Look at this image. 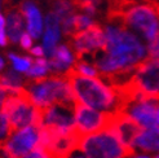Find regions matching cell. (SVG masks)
<instances>
[{
    "instance_id": "obj_1",
    "label": "cell",
    "mask_w": 159,
    "mask_h": 158,
    "mask_svg": "<svg viewBox=\"0 0 159 158\" xmlns=\"http://www.w3.org/2000/svg\"><path fill=\"white\" fill-rule=\"evenodd\" d=\"M105 27L106 49L92 56V62L102 78L133 73L134 66L145 60L148 51L141 39L115 18Z\"/></svg>"
},
{
    "instance_id": "obj_2",
    "label": "cell",
    "mask_w": 159,
    "mask_h": 158,
    "mask_svg": "<svg viewBox=\"0 0 159 158\" xmlns=\"http://www.w3.org/2000/svg\"><path fill=\"white\" fill-rule=\"evenodd\" d=\"M70 84L76 104H82L98 112L115 113L120 109V97L111 86L98 78L82 77L69 69L63 75Z\"/></svg>"
},
{
    "instance_id": "obj_3",
    "label": "cell",
    "mask_w": 159,
    "mask_h": 158,
    "mask_svg": "<svg viewBox=\"0 0 159 158\" xmlns=\"http://www.w3.org/2000/svg\"><path fill=\"white\" fill-rule=\"evenodd\" d=\"M25 91L31 102L39 109L51 105H69L75 106L73 91L65 77H49L26 82Z\"/></svg>"
},
{
    "instance_id": "obj_4",
    "label": "cell",
    "mask_w": 159,
    "mask_h": 158,
    "mask_svg": "<svg viewBox=\"0 0 159 158\" xmlns=\"http://www.w3.org/2000/svg\"><path fill=\"white\" fill-rule=\"evenodd\" d=\"M110 18H116L127 29L131 27L148 40L153 42L159 35V18L155 8L149 4H133L116 8Z\"/></svg>"
},
{
    "instance_id": "obj_5",
    "label": "cell",
    "mask_w": 159,
    "mask_h": 158,
    "mask_svg": "<svg viewBox=\"0 0 159 158\" xmlns=\"http://www.w3.org/2000/svg\"><path fill=\"white\" fill-rule=\"evenodd\" d=\"M0 110L7 117L12 132L30 126H40L42 109L31 102L25 88L17 95H8Z\"/></svg>"
},
{
    "instance_id": "obj_6",
    "label": "cell",
    "mask_w": 159,
    "mask_h": 158,
    "mask_svg": "<svg viewBox=\"0 0 159 158\" xmlns=\"http://www.w3.org/2000/svg\"><path fill=\"white\" fill-rule=\"evenodd\" d=\"M78 151L84 158H125L133 154L109 128L83 136L79 140Z\"/></svg>"
},
{
    "instance_id": "obj_7",
    "label": "cell",
    "mask_w": 159,
    "mask_h": 158,
    "mask_svg": "<svg viewBox=\"0 0 159 158\" xmlns=\"http://www.w3.org/2000/svg\"><path fill=\"white\" fill-rule=\"evenodd\" d=\"M70 44L76 53L78 61L87 62L92 60V56L97 52L106 49L105 33L98 25H92L87 30L71 35Z\"/></svg>"
},
{
    "instance_id": "obj_8",
    "label": "cell",
    "mask_w": 159,
    "mask_h": 158,
    "mask_svg": "<svg viewBox=\"0 0 159 158\" xmlns=\"http://www.w3.org/2000/svg\"><path fill=\"white\" fill-rule=\"evenodd\" d=\"M39 139L40 128L36 126H30L12 132L0 149L5 158H23L39 145Z\"/></svg>"
},
{
    "instance_id": "obj_9",
    "label": "cell",
    "mask_w": 159,
    "mask_h": 158,
    "mask_svg": "<svg viewBox=\"0 0 159 158\" xmlns=\"http://www.w3.org/2000/svg\"><path fill=\"white\" fill-rule=\"evenodd\" d=\"M113 118V113L98 112L82 104L74 106V126L75 132L80 137L106 130Z\"/></svg>"
},
{
    "instance_id": "obj_10",
    "label": "cell",
    "mask_w": 159,
    "mask_h": 158,
    "mask_svg": "<svg viewBox=\"0 0 159 158\" xmlns=\"http://www.w3.org/2000/svg\"><path fill=\"white\" fill-rule=\"evenodd\" d=\"M39 127L51 128L58 133H62V135L74 133V106L57 104L42 109V118Z\"/></svg>"
},
{
    "instance_id": "obj_11",
    "label": "cell",
    "mask_w": 159,
    "mask_h": 158,
    "mask_svg": "<svg viewBox=\"0 0 159 158\" xmlns=\"http://www.w3.org/2000/svg\"><path fill=\"white\" fill-rule=\"evenodd\" d=\"M158 105L155 100H136L125 104L120 112L128 115L142 128H155L158 124Z\"/></svg>"
},
{
    "instance_id": "obj_12",
    "label": "cell",
    "mask_w": 159,
    "mask_h": 158,
    "mask_svg": "<svg viewBox=\"0 0 159 158\" xmlns=\"http://www.w3.org/2000/svg\"><path fill=\"white\" fill-rule=\"evenodd\" d=\"M107 128L115 133V136L127 149L134 152V148H133L134 140H136L139 133L141 132L142 127H140L136 122L131 119L124 113L115 112L113 113V118H111V122Z\"/></svg>"
},
{
    "instance_id": "obj_13",
    "label": "cell",
    "mask_w": 159,
    "mask_h": 158,
    "mask_svg": "<svg viewBox=\"0 0 159 158\" xmlns=\"http://www.w3.org/2000/svg\"><path fill=\"white\" fill-rule=\"evenodd\" d=\"M45 33L43 38V49H44V56L52 57L56 51V44H57L60 39V21L58 17L53 12H49L47 14L45 21Z\"/></svg>"
},
{
    "instance_id": "obj_14",
    "label": "cell",
    "mask_w": 159,
    "mask_h": 158,
    "mask_svg": "<svg viewBox=\"0 0 159 158\" xmlns=\"http://www.w3.org/2000/svg\"><path fill=\"white\" fill-rule=\"evenodd\" d=\"M53 13L58 17L60 25L65 35H74V4L70 0H54L53 3Z\"/></svg>"
},
{
    "instance_id": "obj_15",
    "label": "cell",
    "mask_w": 159,
    "mask_h": 158,
    "mask_svg": "<svg viewBox=\"0 0 159 158\" xmlns=\"http://www.w3.org/2000/svg\"><path fill=\"white\" fill-rule=\"evenodd\" d=\"M21 13L26 18V25L29 31L27 34L34 39L40 38L43 31V18L38 7L33 2H30V0H25L21 4Z\"/></svg>"
},
{
    "instance_id": "obj_16",
    "label": "cell",
    "mask_w": 159,
    "mask_h": 158,
    "mask_svg": "<svg viewBox=\"0 0 159 158\" xmlns=\"http://www.w3.org/2000/svg\"><path fill=\"white\" fill-rule=\"evenodd\" d=\"M133 148L144 152H159V127L142 128L134 140Z\"/></svg>"
},
{
    "instance_id": "obj_17",
    "label": "cell",
    "mask_w": 159,
    "mask_h": 158,
    "mask_svg": "<svg viewBox=\"0 0 159 158\" xmlns=\"http://www.w3.org/2000/svg\"><path fill=\"white\" fill-rule=\"evenodd\" d=\"M23 23H25V21H23V14L21 13V11L12 9L8 12L5 26H7L8 38L11 39V42L13 43L20 42L21 35L23 34Z\"/></svg>"
},
{
    "instance_id": "obj_18",
    "label": "cell",
    "mask_w": 159,
    "mask_h": 158,
    "mask_svg": "<svg viewBox=\"0 0 159 158\" xmlns=\"http://www.w3.org/2000/svg\"><path fill=\"white\" fill-rule=\"evenodd\" d=\"M48 73H49L48 61L45 58H38L36 61H34V64L27 70L26 75L33 79H40V78H45V75Z\"/></svg>"
},
{
    "instance_id": "obj_19",
    "label": "cell",
    "mask_w": 159,
    "mask_h": 158,
    "mask_svg": "<svg viewBox=\"0 0 159 158\" xmlns=\"http://www.w3.org/2000/svg\"><path fill=\"white\" fill-rule=\"evenodd\" d=\"M104 3V0H74L73 4L76 5L78 8H80L82 11L85 12V16L88 17H93L97 14L98 7Z\"/></svg>"
},
{
    "instance_id": "obj_20",
    "label": "cell",
    "mask_w": 159,
    "mask_h": 158,
    "mask_svg": "<svg viewBox=\"0 0 159 158\" xmlns=\"http://www.w3.org/2000/svg\"><path fill=\"white\" fill-rule=\"evenodd\" d=\"M74 73L82 75V77H88V78H97L100 75L98 70L96 69V66H92L91 64H87V62H82V61H75V64L70 67Z\"/></svg>"
},
{
    "instance_id": "obj_21",
    "label": "cell",
    "mask_w": 159,
    "mask_h": 158,
    "mask_svg": "<svg viewBox=\"0 0 159 158\" xmlns=\"http://www.w3.org/2000/svg\"><path fill=\"white\" fill-rule=\"evenodd\" d=\"M8 57L12 61L13 64V67L17 73H27V70L31 67L33 65V60L30 57H20L17 54H13V53H9Z\"/></svg>"
},
{
    "instance_id": "obj_22",
    "label": "cell",
    "mask_w": 159,
    "mask_h": 158,
    "mask_svg": "<svg viewBox=\"0 0 159 158\" xmlns=\"http://www.w3.org/2000/svg\"><path fill=\"white\" fill-rule=\"evenodd\" d=\"M92 25H94V22L91 17H88V16H85V14H75V17H74L75 33H80L83 30H87Z\"/></svg>"
},
{
    "instance_id": "obj_23",
    "label": "cell",
    "mask_w": 159,
    "mask_h": 158,
    "mask_svg": "<svg viewBox=\"0 0 159 158\" xmlns=\"http://www.w3.org/2000/svg\"><path fill=\"white\" fill-rule=\"evenodd\" d=\"M12 133L9 122H8L7 117L0 112V143H4V141L9 137V135Z\"/></svg>"
},
{
    "instance_id": "obj_24",
    "label": "cell",
    "mask_w": 159,
    "mask_h": 158,
    "mask_svg": "<svg viewBox=\"0 0 159 158\" xmlns=\"http://www.w3.org/2000/svg\"><path fill=\"white\" fill-rule=\"evenodd\" d=\"M148 54L150 58H155V60H159V35L154 39L153 42H150L148 44Z\"/></svg>"
},
{
    "instance_id": "obj_25",
    "label": "cell",
    "mask_w": 159,
    "mask_h": 158,
    "mask_svg": "<svg viewBox=\"0 0 159 158\" xmlns=\"http://www.w3.org/2000/svg\"><path fill=\"white\" fill-rule=\"evenodd\" d=\"M23 158H51V157L48 156V153H47L42 146L38 145L34 151H31L29 154H26Z\"/></svg>"
},
{
    "instance_id": "obj_26",
    "label": "cell",
    "mask_w": 159,
    "mask_h": 158,
    "mask_svg": "<svg viewBox=\"0 0 159 158\" xmlns=\"http://www.w3.org/2000/svg\"><path fill=\"white\" fill-rule=\"evenodd\" d=\"M20 42H21V47L23 49H31L33 48V38H31L27 33H23L21 35Z\"/></svg>"
},
{
    "instance_id": "obj_27",
    "label": "cell",
    "mask_w": 159,
    "mask_h": 158,
    "mask_svg": "<svg viewBox=\"0 0 159 158\" xmlns=\"http://www.w3.org/2000/svg\"><path fill=\"white\" fill-rule=\"evenodd\" d=\"M31 53L34 54V56H38V57H43L44 56V49H43V47H34V48H31L30 49Z\"/></svg>"
},
{
    "instance_id": "obj_28",
    "label": "cell",
    "mask_w": 159,
    "mask_h": 158,
    "mask_svg": "<svg viewBox=\"0 0 159 158\" xmlns=\"http://www.w3.org/2000/svg\"><path fill=\"white\" fill-rule=\"evenodd\" d=\"M7 96H8V92L5 91V88H4L3 86L0 84V108H2V105H3L4 100L7 99Z\"/></svg>"
},
{
    "instance_id": "obj_29",
    "label": "cell",
    "mask_w": 159,
    "mask_h": 158,
    "mask_svg": "<svg viewBox=\"0 0 159 158\" xmlns=\"http://www.w3.org/2000/svg\"><path fill=\"white\" fill-rule=\"evenodd\" d=\"M7 35H5V33L4 31H0V45L2 47H4V45H7Z\"/></svg>"
},
{
    "instance_id": "obj_30",
    "label": "cell",
    "mask_w": 159,
    "mask_h": 158,
    "mask_svg": "<svg viewBox=\"0 0 159 158\" xmlns=\"http://www.w3.org/2000/svg\"><path fill=\"white\" fill-rule=\"evenodd\" d=\"M4 27H5V18L0 14V31H4Z\"/></svg>"
},
{
    "instance_id": "obj_31",
    "label": "cell",
    "mask_w": 159,
    "mask_h": 158,
    "mask_svg": "<svg viewBox=\"0 0 159 158\" xmlns=\"http://www.w3.org/2000/svg\"><path fill=\"white\" fill-rule=\"evenodd\" d=\"M66 158H84L83 156H80V154H75V152L73 153V154H70L69 157H66Z\"/></svg>"
},
{
    "instance_id": "obj_32",
    "label": "cell",
    "mask_w": 159,
    "mask_h": 158,
    "mask_svg": "<svg viewBox=\"0 0 159 158\" xmlns=\"http://www.w3.org/2000/svg\"><path fill=\"white\" fill-rule=\"evenodd\" d=\"M4 65H5V61H4V58L0 57V70H2V69L4 67Z\"/></svg>"
},
{
    "instance_id": "obj_33",
    "label": "cell",
    "mask_w": 159,
    "mask_h": 158,
    "mask_svg": "<svg viewBox=\"0 0 159 158\" xmlns=\"http://www.w3.org/2000/svg\"><path fill=\"white\" fill-rule=\"evenodd\" d=\"M132 158H150L149 156H136V157H132Z\"/></svg>"
},
{
    "instance_id": "obj_34",
    "label": "cell",
    "mask_w": 159,
    "mask_h": 158,
    "mask_svg": "<svg viewBox=\"0 0 159 158\" xmlns=\"http://www.w3.org/2000/svg\"><path fill=\"white\" fill-rule=\"evenodd\" d=\"M154 158H159V154H158V156H157V157H154Z\"/></svg>"
}]
</instances>
